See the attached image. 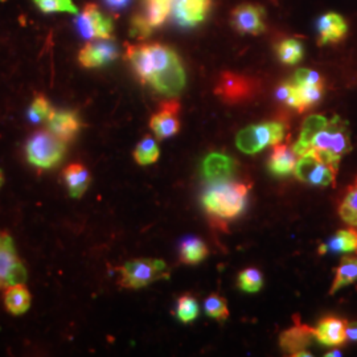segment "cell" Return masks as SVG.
<instances>
[{
  "instance_id": "cell-26",
  "label": "cell",
  "mask_w": 357,
  "mask_h": 357,
  "mask_svg": "<svg viewBox=\"0 0 357 357\" xmlns=\"http://www.w3.org/2000/svg\"><path fill=\"white\" fill-rule=\"evenodd\" d=\"M277 56L280 61L286 65L298 64L303 56L305 48L299 40L295 38H286L281 41L277 47Z\"/></svg>"
},
{
  "instance_id": "cell-8",
  "label": "cell",
  "mask_w": 357,
  "mask_h": 357,
  "mask_svg": "<svg viewBox=\"0 0 357 357\" xmlns=\"http://www.w3.org/2000/svg\"><path fill=\"white\" fill-rule=\"evenodd\" d=\"M311 147L330 151L337 156H343L349 153L352 150V144L347 122L340 116L335 115L330 119L328 125L314 138Z\"/></svg>"
},
{
  "instance_id": "cell-5",
  "label": "cell",
  "mask_w": 357,
  "mask_h": 357,
  "mask_svg": "<svg viewBox=\"0 0 357 357\" xmlns=\"http://www.w3.org/2000/svg\"><path fill=\"white\" fill-rule=\"evenodd\" d=\"M286 128L281 122H268L245 128L237 134L236 144L245 153H257L266 146L280 144L284 138Z\"/></svg>"
},
{
  "instance_id": "cell-37",
  "label": "cell",
  "mask_w": 357,
  "mask_h": 357,
  "mask_svg": "<svg viewBox=\"0 0 357 357\" xmlns=\"http://www.w3.org/2000/svg\"><path fill=\"white\" fill-rule=\"evenodd\" d=\"M105 4L113 11H122L128 7L131 0H103Z\"/></svg>"
},
{
  "instance_id": "cell-18",
  "label": "cell",
  "mask_w": 357,
  "mask_h": 357,
  "mask_svg": "<svg viewBox=\"0 0 357 357\" xmlns=\"http://www.w3.org/2000/svg\"><path fill=\"white\" fill-rule=\"evenodd\" d=\"M317 29L319 35V45L340 43L348 33V24L342 15L328 13L320 16Z\"/></svg>"
},
{
  "instance_id": "cell-28",
  "label": "cell",
  "mask_w": 357,
  "mask_h": 357,
  "mask_svg": "<svg viewBox=\"0 0 357 357\" xmlns=\"http://www.w3.org/2000/svg\"><path fill=\"white\" fill-rule=\"evenodd\" d=\"M238 287L245 293L255 294L264 286V275L255 268H248L238 274Z\"/></svg>"
},
{
  "instance_id": "cell-32",
  "label": "cell",
  "mask_w": 357,
  "mask_h": 357,
  "mask_svg": "<svg viewBox=\"0 0 357 357\" xmlns=\"http://www.w3.org/2000/svg\"><path fill=\"white\" fill-rule=\"evenodd\" d=\"M52 109L53 107L47 100V97L43 94H38L35 97L33 102L28 110V118L33 123H40L48 118V115L51 114Z\"/></svg>"
},
{
  "instance_id": "cell-41",
  "label": "cell",
  "mask_w": 357,
  "mask_h": 357,
  "mask_svg": "<svg viewBox=\"0 0 357 357\" xmlns=\"http://www.w3.org/2000/svg\"><path fill=\"white\" fill-rule=\"evenodd\" d=\"M3 181H4V178H3V172L0 171V187H1V184H3Z\"/></svg>"
},
{
  "instance_id": "cell-6",
  "label": "cell",
  "mask_w": 357,
  "mask_h": 357,
  "mask_svg": "<svg viewBox=\"0 0 357 357\" xmlns=\"http://www.w3.org/2000/svg\"><path fill=\"white\" fill-rule=\"evenodd\" d=\"M26 280V266L16 252L13 237L7 231H0V290Z\"/></svg>"
},
{
  "instance_id": "cell-40",
  "label": "cell",
  "mask_w": 357,
  "mask_h": 357,
  "mask_svg": "<svg viewBox=\"0 0 357 357\" xmlns=\"http://www.w3.org/2000/svg\"><path fill=\"white\" fill-rule=\"evenodd\" d=\"M155 1H159V3H165V4H171L172 0H155Z\"/></svg>"
},
{
  "instance_id": "cell-1",
  "label": "cell",
  "mask_w": 357,
  "mask_h": 357,
  "mask_svg": "<svg viewBox=\"0 0 357 357\" xmlns=\"http://www.w3.org/2000/svg\"><path fill=\"white\" fill-rule=\"evenodd\" d=\"M126 59L142 84L166 97H176L185 86V70L178 53L163 44L128 45Z\"/></svg>"
},
{
  "instance_id": "cell-14",
  "label": "cell",
  "mask_w": 357,
  "mask_h": 357,
  "mask_svg": "<svg viewBox=\"0 0 357 357\" xmlns=\"http://www.w3.org/2000/svg\"><path fill=\"white\" fill-rule=\"evenodd\" d=\"M45 123L47 130L65 143L73 141L82 128V121L78 113L69 109H52Z\"/></svg>"
},
{
  "instance_id": "cell-9",
  "label": "cell",
  "mask_w": 357,
  "mask_h": 357,
  "mask_svg": "<svg viewBox=\"0 0 357 357\" xmlns=\"http://www.w3.org/2000/svg\"><path fill=\"white\" fill-rule=\"evenodd\" d=\"M324 93V84H295L293 81L284 82L277 90V97L287 106L303 113L319 102Z\"/></svg>"
},
{
  "instance_id": "cell-17",
  "label": "cell",
  "mask_w": 357,
  "mask_h": 357,
  "mask_svg": "<svg viewBox=\"0 0 357 357\" xmlns=\"http://www.w3.org/2000/svg\"><path fill=\"white\" fill-rule=\"evenodd\" d=\"M237 162L224 153H209L203 162V176L209 183L227 181L236 175Z\"/></svg>"
},
{
  "instance_id": "cell-4",
  "label": "cell",
  "mask_w": 357,
  "mask_h": 357,
  "mask_svg": "<svg viewBox=\"0 0 357 357\" xmlns=\"http://www.w3.org/2000/svg\"><path fill=\"white\" fill-rule=\"evenodd\" d=\"M118 270L121 274L119 284L125 289H142L168 277L167 265L160 259H134Z\"/></svg>"
},
{
  "instance_id": "cell-19",
  "label": "cell",
  "mask_w": 357,
  "mask_h": 357,
  "mask_svg": "<svg viewBox=\"0 0 357 357\" xmlns=\"http://www.w3.org/2000/svg\"><path fill=\"white\" fill-rule=\"evenodd\" d=\"M345 328H347V321L340 318L335 317H328L319 321L315 331V339L319 342L320 344L328 345V347H336L342 345L347 339L345 335Z\"/></svg>"
},
{
  "instance_id": "cell-31",
  "label": "cell",
  "mask_w": 357,
  "mask_h": 357,
  "mask_svg": "<svg viewBox=\"0 0 357 357\" xmlns=\"http://www.w3.org/2000/svg\"><path fill=\"white\" fill-rule=\"evenodd\" d=\"M199 311H200L199 305L191 295H183L178 298L176 315L180 321L191 323L199 317Z\"/></svg>"
},
{
  "instance_id": "cell-35",
  "label": "cell",
  "mask_w": 357,
  "mask_h": 357,
  "mask_svg": "<svg viewBox=\"0 0 357 357\" xmlns=\"http://www.w3.org/2000/svg\"><path fill=\"white\" fill-rule=\"evenodd\" d=\"M295 84H310V85H317V84H324L323 78L318 72L310 70V69H299L295 72L293 79Z\"/></svg>"
},
{
  "instance_id": "cell-13",
  "label": "cell",
  "mask_w": 357,
  "mask_h": 357,
  "mask_svg": "<svg viewBox=\"0 0 357 357\" xmlns=\"http://www.w3.org/2000/svg\"><path fill=\"white\" fill-rule=\"evenodd\" d=\"M265 8L258 4H241L231 13V26L241 35L257 36L265 32Z\"/></svg>"
},
{
  "instance_id": "cell-10",
  "label": "cell",
  "mask_w": 357,
  "mask_h": 357,
  "mask_svg": "<svg viewBox=\"0 0 357 357\" xmlns=\"http://www.w3.org/2000/svg\"><path fill=\"white\" fill-rule=\"evenodd\" d=\"M76 28L79 35L86 40L112 38L114 24L113 20L98 8V6L88 4L77 16Z\"/></svg>"
},
{
  "instance_id": "cell-16",
  "label": "cell",
  "mask_w": 357,
  "mask_h": 357,
  "mask_svg": "<svg viewBox=\"0 0 357 357\" xmlns=\"http://www.w3.org/2000/svg\"><path fill=\"white\" fill-rule=\"evenodd\" d=\"M178 112H180V105L178 101L171 100L162 103L159 112L151 116L150 128L158 139L165 141L167 138H171L175 134H178L180 130Z\"/></svg>"
},
{
  "instance_id": "cell-39",
  "label": "cell",
  "mask_w": 357,
  "mask_h": 357,
  "mask_svg": "<svg viewBox=\"0 0 357 357\" xmlns=\"http://www.w3.org/2000/svg\"><path fill=\"white\" fill-rule=\"evenodd\" d=\"M342 356L340 351H332L330 354H326V357Z\"/></svg>"
},
{
  "instance_id": "cell-27",
  "label": "cell",
  "mask_w": 357,
  "mask_h": 357,
  "mask_svg": "<svg viewBox=\"0 0 357 357\" xmlns=\"http://www.w3.org/2000/svg\"><path fill=\"white\" fill-rule=\"evenodd\" d=\"M160 156L159 147L153 137L147 135L142 139L135 151H134V159L139 166H150L153 165Z\"/></svg>"
},
{
  "instance_id": "cell-21",
  "label": "cell",
  "mask_w": 357,
  "mask_h": 357,
  "mask_svg": "<svg viewBox=\"0 0 357 357\" xmlns=\"http://www.w3.org/2000/svg\"><path fill=\"white\" fill-rule=\"evenodd\" d=\"M64 180L69 195L75 199H79L89 188L91 176L86 167L82 165H70L65 168Z\"/></svg>"
},
{
  "instance_id": "cell-7",
  "label": "cell",
  "mask_w": 357,
  "mask_h": 357,
  "mask_svg": "<svg viewBox=\"0 0 357 357\" xmlns=\"http://www.w3.org/2000/svg\"><path fill=\"white\" fill-rule=\"evenodd\" d=\"M258 91V84L252 77L224 72L217 81L215 93L224 102L230 105L246 102Z\"/></svg>"
},
{
  "instance_id": "cell-34",
  "label": "cell",
  "mask_w": 357,
  "mask_h": 357,
  "mask_svg": "<svg viewBox=\"0 0 357 357\" xmlns=\"http://www.w3.org/2000/svg\"><path fill=\"white\" fill-rule=\"evenodd\" d=\"M153 26L147 22L144 15H134L130 23V35L138 40H144L153 33Z\"/></svg>"
},
{
  "instance_id": "cell-20",
  "label": "cell",
  "mask_w": 357,
  "mask_h": 357,
  "mask_svg": "<svg viewBox=\"0 0 357 357\" xmlns=\"http://www.w3.org/2000/svg\"><path fill=\"white\" fill-rule=\"evenodd\" d=\"M296 165V153L287 144H275L268 158V168L273 175L286 176L291 174Z\"/></svg>"
},
{
  "instance_id": "cell-29",
  "label": "cell",
  "mask_w": 357,
  "mask_h": 357,
  "mask_svg": "<svg viewBox=\"0 0 357 357\" xmlns=\"http://www.w3.org/2000/svg\"><path fill=\"white\" fill-rule=\"evenodd\" d=\"M205 312L213 319L224 321L229 318V308L227 299L218 294H211L204 303Z\"/></svg>"
},
{
  "instance_id": "cell-42",
  "label": "cell",
  "mask_w": 357,
  "mask_h": 357,
  "mask_svg": "<svg viewBox=\"0 0 357 357\" xmlns=\"http://www.w3.org/2000/svg\"><path fill=\"white\" fill-rule=\"evenodd\" d=\"M356 185H357V181H356Z\"/></svg>"
},
{
  "instance_id": "cell-15",
  "label": "cell",
  "mask_w": 357,
  "mask_h": 357,
  "mask_svg": "<svg viewBox=\"0 0 357 357\" xmlns=\"http://www.w3.org/2000/svg\"><path fill=\"white\" fill-rule=\"evenodd\" d=\"M312 339H315L314 328L302 324L299 320H295L291 328L282 332L280 345L282 351L289 356H311V354L307 352V348L311 344Z\"/></svg>"
},
{
  "instance_id": "cell-2",
  "label": "cell",
  "mask_w": 357,
  "mask_h": 357,
  "mask_svg": "<svg viewBox=\"0 0 357 357\" xmlns=\"http://www.w3.org/2000/svg\"><path fill=\"white\" fill-rule=\"evenodd\" d=\"M249 185L243 183L218 181L205 191L203 205L206 213L221 221L240 216L246 206Z\"/></svg>"
},
{
  "instance_id": "cell-23",
  "label": "cell",
  "mask_w": 357,
  "mask_h": 357,
  "mask_svg": "<svg viewBox=\"0 0 357 357\" xmlns=\"http://www.w3.org/2000/svg\"><path fill=\"white\" fill-rule=\"evenodd\" d=\"M327 252H332V253H352V252H357L356 230H339L328 243L320 245V255H326Z\"/></svg>"
},
{
  "instance_id": "cell-38",
  "label": "cell",
  "mask_w": 357,
  "mask_h": 357,
  "mask_svg": "<svg viewBox=\"0 0 357 357\" xmlns=\"http://www.w3.org/2000/svg\"><path fill=\"white\" fill-rule=\"evenodd\" d=\"M345 335H347V339H349V340H352V342H356L357 343V321L347 323Z\"/></svg>"
},
{
  "instance_id": "cell-24",
  "label": "cell",
  "mask_w": 357,
  "mask_h": 357,
  "mask_svg": "<svg viewBox=\"0 0 357 357\" xmlns=\"http://www.w3.org/2000/svg\"><path fill=\"white\" fill-rule=\"evenodd\" d=\"M209 255L208 246L197 237H188L180 245V261L185 265H197Z\"/></svg>"
},
{
  "instance_id": "cell-22",
  "label": "cell",
  "mask_w": 357,
  "mask_h": 357,
  "mask_svg": "<svg viewBox=\"0 0 357 357\" xmlns=\"http://www.w3.org/2000/svg\"><path fill=\"white\" fill-rule=\"evenodd\" d=\"M4 305L8 312L13 315H23L31 306V294L24 283L13 284L6 289Z\"/></svg>"
},
{
  "instance_id": "cell-36",
  "label": "cell",
  "mask_w": 357,
  "mask_h": 357,
  "mask_svg": "<svg viewBox=\"0 0 357 357\" xmlns=\"http://www.w3.org/2000/svg\"><path fill=\"white\" fill-rule=\"evenodd\" d=\"M343 204L347 205L352 212H355L357 215V185L348 191Z\"/></svg>"
},
{
  "instance_id": "cell-30",
  "label": "cell",
  "mask_w": 357,
  "mask_h": 357,
  "mask_svg": "<svg viewBox=\"0 0 357 357\" xmlns=\"http://www.w3.org/2000/svg\"><path fill=\"white\" fill-rule=\"evenodd\" d=\"M169 13H171V4L159 3L155 0H147L144 17L153 28L162 26L166 22Z\"/></svg>"
},
{
  "instance_id": "cell-11",
  "label": "cell",
  "mask_w": 357,
  "mask_h": 357,
  "mask_svg": "<svg viewBox=\"0 0 357 357\" xmlns=\"http://www.w3.org/2000/svg\"><path fill=\"white\" fill-rule=\"evenodd\" d=\"M211 8L212 0H172L171 16L176 26L190 29L202 24Z\"/></svg>"
},
{
  "instance_id": "cell-12",
  "label": "cell",
  "mask_w": 357,
  "mask_h": 357,
  "mask_svg": "<svg viewBox=\"0 0 357 357\" xmlns=\"http://www.w3.org/2000/svg\"><path fill=\"white\" fill-rule=\"evenodd\" d=\"M118 54L119 50L112 38H96L79 51L78 63L86 69L102 68L115 61Z\"/></svg>"
},
{
  "instance_id": "cell-3",
  "label": "cell",
  "mask_w": 357,
  "mask_h": 357,
  "mask_svg": "<svg viewBox=\"0 0 357 357\" xmlns=\"http://www.w3.org/2000/svg\"><path fill=\"white\" fill-rule=\"evenodd\" d=\"M66 143L59 139L51 131H38L26 142L28 162L41 169H51L60 165L65 156Z\"/></svg>"
},
{
  "instance_id": "cell-33",
  "label": "cell",
  "mask_w": 357,
  "mask_h": 357,
  "mask_svg": "<svg viewBox=\"0 0 357 357\" xmlns=\"http://www.w3.org/2000/svg\"><path fill=\"white\" fill-rule=\"evenodd\" d=\"M33 3L44 13H68L76 15L78 13L72 0H33Z\"/></svg>"
},
{
  "instance_id": "cell-25",
  "label": "cell",
  "mask_w": 357,
  "mask_h": 357,
  "mask_svg": "<svg viewBox=\"0 0 357 357\" xmlns=\"http://www.w3.org/2000/svg\"><path fill=\"white\" fill-rule=\"evenodd\" d=\"M357 281V258L354 257H344L340 262V265L335 271V280L332 283L330 294L333 295L336 291L344 289L345 286H349Z\"/></svg>"
}]
</instances>
